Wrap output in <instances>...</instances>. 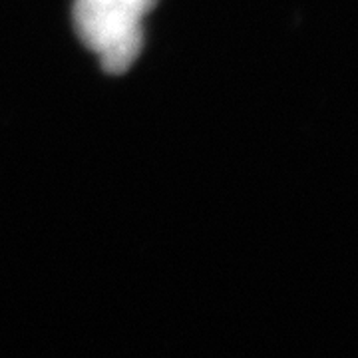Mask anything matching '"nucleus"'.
<instances>
[{
	"instance_id": "f03ea898",
	"label": "nucleus",
	"mask_w": 358,
	"mask_h": 358,
	"mask_svg": "<svg viewBox=\"0 0 358 358\" xmlns=\"http://www.w3.org/2000/svg\"><path fill=\"white\" fill-rule=\"evenodd\" d=\"M128 2L134 6V8H136V10H138V13H141L143 16H145V14L154 8L157 0H128Z\"/></svg>"
},
{
	"instance_id": "f257e3e1",
	"label": "nucleus",
	"mask_w": 358,
	"mask_h": 358,
	"mask_svg": "<svg viewBox=\"0 0 358 358\" xmlns=\"http://www.w3.org/2000/svg\"><path fill=\"white\" fill-rule=\"evenodd\" d=\"M143 14L128 0H76L74 26L78 36L96 52L108 74H124L143 46Z\"/></svg>"
}]
</instances>
